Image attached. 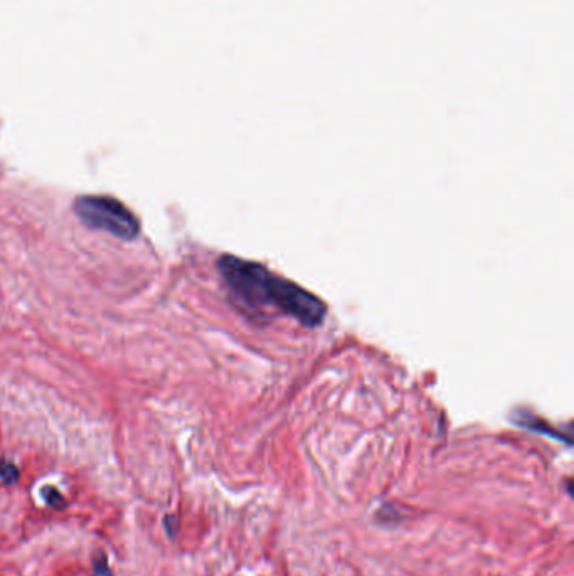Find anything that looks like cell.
Masks as SVG:
<instances>
[{
    "mask_svg": "<svg viewBox=\"0 0 574 576\" xmlns=\"http://www.w3.org/2000/svg\"><path fill=\"white\" fill-rule=\"evenodd\" d=\"M217 268L231 295L244 307L275 308L305 327H317L326 319L327 305L322 299L262 263L224 255L219 258Z\"/></svg>",
    "mask_w": 574,
    "mask_h": 576,
    "instance_id": "6da1fadb",
    "label": "cell"
},
{
    "mask_svg": "<svg viewBox=\"0 0 574 576\" xmlns=\"http://www.w3.org/2000/svg\"><path fill=\"white\" fill-rule=\"evenodd\" d=\"M94 571H96L98 576H113L103 553H98V555L94 556Z\"/></svg>",
    "mask_w": 574,
    "mask_h": 576,
    "instance_id": "5b68a950",
    "label": "cell"
},
{
    "mask_svg": "<svg viewBox=\"0 0 574 576\" xmlns=\"http://www.w3.org/2000/svg\"><path fill=\"white\" fill-rule=\"evenodd\" d=\"M41 494H43V499L46 500L47 506H51L52 509H63V507L66 506V500H64L63 494L58 491V489L52 487V485H46V487H43Z\"/></svg>",
    "mask_w": 574,
    "mask_h": 576,
    "instance_id": "277c9868",
    "label": "cell"
},
{
    "mask_svg": "<svg viewBox=\"0 0 574 576\" xmlns=\"http://www.w3.org/2000/svg\"><path fill=\"white\" fill-rule=\"evenodd\" d=\"M74 213L88 228L109 233L120 239L138 236L140 223L135 214L109 195H81L74 201Z\"/></svg>",
    "mask_w": 574,
    "mask_h": 576,
    "instance_id": "7a4b0ae2",
    "label": "cell"
},
{
    "mask_svg": "<svg viewBox=\"0 0 574 576\" xmlns=\"http://www.w3.org/2000/svg\"><path fill=\"white\" fill-rule=\"evenodd\" d=\"M19 480V469L14 462L0 460V482L6 485H14Z\"/></svg>",
    "mask_w": 574,
    "mask_h": 576,
    "instance_id": "3957f363",
    "label": "cell"
}]
</instances>
